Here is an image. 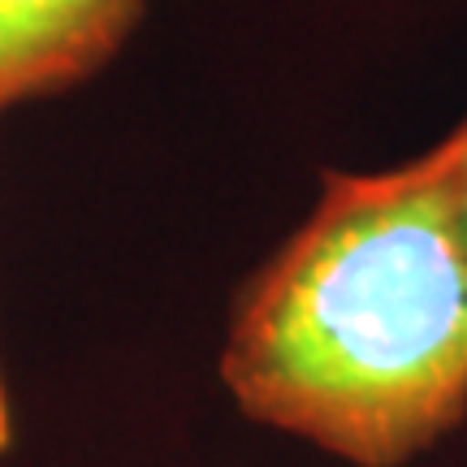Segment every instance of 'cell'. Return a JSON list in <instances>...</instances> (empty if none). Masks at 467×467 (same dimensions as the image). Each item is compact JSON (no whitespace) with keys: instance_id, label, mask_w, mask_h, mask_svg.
<instances>
[{"instance_id":"obj_2","label":"cell","mask_w":467,"mask_h":467,"mask_svg":"<svg viewBox=\"0 0 467 467\" xmlns=\"http://www.w3.org/2000/svg\"><path fill=\"white\" fill-rule=\"evenodd\" d=\"M143 17V0H0V113L87 83Z\"/></svg>"},{"instance_id":"obj_4","label":"cell","mask_w":467,"mask_h":467,"mask_svg":"<svg viewBox=\"0 0 467 467\" xmlns=\"http://www.w3.org/2000/svg\"><path fill=\"white\" fill-rule=\"evenodd\" d=\"M14 441V420H9V402H5V385H0V454Z\"/></svg>"},{"instance_id":"obj_3","label":"cell","mask_w":467,"mask_h":467,"mask_svg":"<svg viewBox=\"0 0 467 467\" xmlns=\"http://www.w3.org/2000/svg\"><path fill=\"white\" fill-rule=\"evenodd\" d=\"M433 151H437V161H441V173H446V186H451L454 221H459V234H463V243H467V121L454 134H446Z\"/></svg>"},{"instance_id":"obj_1","label":"cell","mask_w":467,"mask_h":467,"mask_svg":"<svg viewBox=\"0 0 467 467\" xmlns=\"http://www.w3.org/2000/svg\"><path fill=\"white\" fill-rule=\"evenodd\" d=\"M221 381L247 420L359 467L407 463L467 416V243L437 151L325 173L234 303Z\"/></svg>"}]
</instances>
